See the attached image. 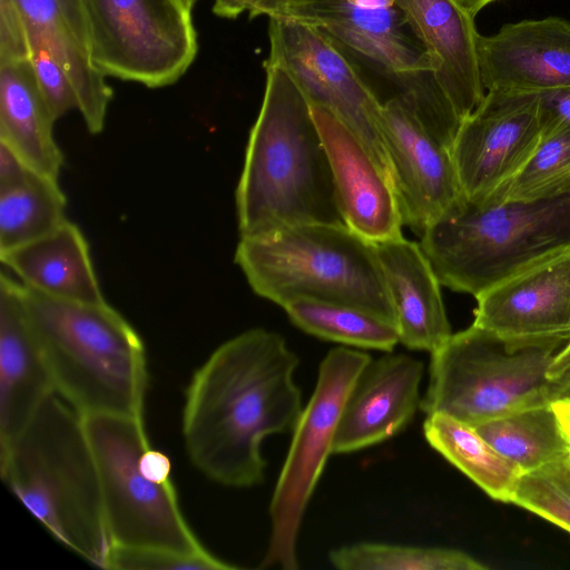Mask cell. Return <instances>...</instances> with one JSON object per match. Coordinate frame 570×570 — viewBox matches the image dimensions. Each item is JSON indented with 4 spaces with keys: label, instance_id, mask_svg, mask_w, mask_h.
Masks as SVG:
<instances>
[{
    "label": "cell",
    "instance_id": "30",
    "mask_svg": "<svg viewBox=\"0 0 570 570\" xmlns=\"http://www.w3.org/2000/svg\"><path fill=\"white\" fill-rule=\"evenodd\" d=\"M570 194V131L542 136L524 166L491 198L540 202Z\"/></svg>",
    "mask_w": 570,
    "mask_h": 570
},
{
    "label": "cell",
    "instance_id": "39",
    "mask_svg": "<svg viewBox=\"0 0 570 570\" xmlns=\"http://www.w3.org/2000/svg\"><path fill=\"white\" fill-rule=\"evenodd\" d=\"M570 373V342L554 355L547 376L551 381H558Z\"/></svg>",
    "mask_w": 570,
    "mask_h": 570
},
{
    "label": "cell",
    "instance_id": "8",
    "mask_svg": "<svg viewBox=\"0 0 570 570\" xmlns=\"http://www.w3.org/2000/svg\"><path fill=\"white\" fill-rule=\"evenodd\" d=\"M96 460L111 546L208 553L189 528L170 479L171 463L150 446L144 419L82 416Z\"/></svg>",
    "mask_w": 570,
    "mask_h": 570
},
{
    "label": "cell",
    "instance_id": "37",
    "mask_svg": "<svg viewBox=\"0 0 570 570\" xmlns=\"http://www.w3.org/2000/svg\"><path fill=\"white\" fill-rule=\"evenodd\" d=\"M78 36L88 47L87 20L83 0H57Z\"/></svg>",
    "mask_w": 570,
    "mask_h": 570
},
{
    "label": "cell",
    "instance_id": "18",
    "mask_svg": "<svg viewBox=\"0 0 570 570\" xmlns=\"http://www.w3.org/2000/svg\"><path fill=\"white\" fill-rule=\"evenodd\" d=\"M476 51L487 90L543 92L570 87V22L549 17L507 23L479 35Z\"/></svg>",
    "mask_w": 570,
    "mask_h": 570
},
{
    "label": "cell",
    "instance_id": "2",
    "mask_svg": "<svg viewBox=\"0 0 570 570\" xmlns=\"http://www.w3.org/2000/svg\"><path fill=\"white\" fill-rule=\"evenodd\" d=\"M264 68V97L235 191L239 237L299 224H345L308 100L283 68Z\"/></svg>",
    "mask_w": 570,
    "mask_h": 570
},
{
    "label": "cell",
    "instance_id": "34",
    "mask_svg": "<svg viewBox=\"0 0 570 570\" xmlns=\"http://www.w3.org/2000/svg\"><path fill=\"white\" fill-rule=\"evenodd\" d=\"M29 60L28 32L14 0H0V62Z\"/></svg>",
    "mask_w": 570,
    "mask_h": 570
},
{
    "label": "cell",
    "instance_id": "3",
    "mask_svg": "<svg viewBox=\"0 0 570 570\" xmlns=\"http://www.w3.org/2000/svg\"><path fill=\"white\" fill-rule=\"evenodd\" d=\"M3 482L62 544L104 568L111 548L82 416L57 393L0 453Z\"/></svg>",
    "mask_w": 570,
    "mask_h": 570
},
{
    "label": "cell",
    "instance_id": "40",
    "mask_svg": "<svg viewBox=\"0 0 570 570\" xmlns=\"http://www.w3.org/2000/svg\"><path fill=\"white\" fill-rule=\"evenodd\" d=\"M299 1L302 0H254L253 8L248 16L249 18H256L266 14L269 18Z\"/></svg>",
    "mask_w": 570,
    "mask_h": 570
},
{
    "label": "cell",
    "instance_id": "21",
    "mask_svg": "<svg viewBox=\"0 0 570 570\" xmlns=\"http://www.w3.org/2000/svg\"><path fill=\"white\" fill-rule=\"evenodd\" d=\"M374 244L400 343L433 353L452 335L434 269L420 243L402 235Z\"/></svg>",
    "mask_w": 570,
    "mask_h": 570
},
{
    "label": "cell",
    "instance_id": "7",
    "mask_svg": "<svg viewBox=\"0 0 570 570\" xmlns=\"http://www.w3.org/2000/svg\"><path fill=\"white\" fill-rule=\"evenodd\" d=\"M274 16L317 29L356 67L384 79L381 105L399 100L438 140L452 146L461 119L433 77L423 41L394 0H302Z\"/></svg>",
    "mask_w": 570,
    "mask_h": 570
},
{
    "label": "cell",
    "instance_id": "1",
    "mask_svg": "<svg viewBox=\"0 0 570 570\" xmlns=\"http://www.w3.org/2000/svg\"><path fill=\"white\" fill-rule=\"evenodd\" d=\"M297 355L282 335L243 332L218 346L186 390L183 435L193 464L210 480L247 488L264 480L265 438L293 432L303 411Z\"/></svg>",
    "mask_w": 570,
    "mask_h": 570
},
{
    "label": "cell",
    "instance_id": "10",
    "mask_svg": "<svg viewBox=\"0 0 570 570\" xmlns=\"http://www.w3.org/2000/svg\"><path fill=\"white\" fill-rule=\"evenodd\" d=\"M88 49L106 77L163 88L198 52L191 0H83Z\"/></svg>",
    "mask_w": 570,
    "mask_h": 570
},
{
    "label": "cell",
    "instance_id": "16",
    "mask_svg": "<svg viewBox=\"0 0 570 570\" xmlns=\"http://www.w3.org/2000/svg\"><path fill=\"white\" fill-rule=\"evenodd\" d=\"M311 110L345 224L373 243L401 236L404 224L396 193L366 146L331 111L316 105Z\"/></svg>",
    "mask_w": 570,
    "mask_h": 570
},
{
    "label": "cell",
    "instance_id": "4",
    "mask_svg": "<svg viewBox=\"0 0 570 570\" xmlns=\"http://www.w3.org/2000/svg\"><path fill=\"white\" fill-rule=\"evenodd\" d=\"M22 286L56 393L81 416L144 419L148 373L134 327L107 302L65 301Z\"/></svg>",
    "mask_w": 570,
    "mask_h": 570
},
{
    "label": "cell",
    "instance_id": "25",
    "mask_svg": "<svg viewBox=\"0 0 570 570\" xmlns=\"http://www.w3.org/2000/svg\"><path fill=\"white\" fill-rule=\"evenodd\" d=\"M426 441L489 497L511 503L521 475L517 464L500 454L476 430L444 414L426 416Z\"/></svg>",
    "mask_w": 570,
    "mask_h": 570
},
{
    "label": "cell",
    "instance_id": "42",
    "mask_svg": "<svg viewBox=\"0 0 570 570\" xmlns=\"http://www.w3.org/2000/svg\"><path fill=\"white\" fill-rule=\"evenodd\" d=\"M462 10L475 17V14L491 2L497 0H453Z\"/></svg>",
    "mask_w": 570,
    "mask_h": 570
},
{
    "label": "cell",
    "instance_id": "20",
    "mask_svg": "<svg viewBox=\"0 0 570 570\" xmlns=\"http://www.w3.org/2000/svg\"><path fill=\"white\" fill-rule=\"evenodd\" d=\"M434 63L433 77L461 121L484 97L474 17L453 0H394Z\"/></svg>",
    "mask_w": 570,
    "mask_h": 570
},
{
    "label": "cell",
    "instance_id": "32",
    "mask_svg": "<svg viewBox=\"0 0 570 570\" xmlns=\"http://www.w3.org/2000/svg\"><path fill=\"white\" fill-rule=\"evenodd\" d=\"M104 569L115 570H233L236 566L210 552L186 554L158 548L111 546Z\"/></svg>",
    "mask_w": 570,
    "mask_h": 570
},
{
    "label": "cell",
    "instance_id": "38",
    "mask_svg": "<svg viewBox=\"0 0 570 570\" xmlns=\"http://www.w3.org/2000/svg\"><path fill=\"white\" fill-rule=\"evenodd\" d=\"M254 0H214L213 11L216 16L235 19L253 8Z\"/></svg>",
    "mask_w": 570,
    "mask_h": 570
},
{
    "label": "cell",
    "instance_id": "44",
    "mask_svg": "<svg viewBox=\"0 0 570 570\" xmlns=\"http://www.w3.org/2000/svg\"><path fill=\"white\" fill-rule=\"evenodd\" d=\"M191 1H193L194 3H196V2H197V0H191Z\"/></svg>",
    "mask_w": 570,
    "mask_h": 570
},
{
    "label": "cell",
    "instance_id": "41",
    "mask_svg": "<svg viewBox=\"0 0 570 570\" xmlns=\"http://www.w3.org/2000/svg\"><path fill=\"white\" fill-rule=\"evenodd\" d=\"M552 407L564 436L570 444V393L564 394L552 402Z\"/></svg>",
    "mask_w": 570,
    "mask_h": 570
},
{
    "label": "cell",
    "instance_id": "36",
    "mask_svg": "<svg viewBox=\"0 0 570 570\" xmlns=\"http://www.w3.org/2000/svg\"><path fill=\"white\" fill-rule=\"evenodd\" d=\"M30 171L33 170L11 148L0 141V186L13 184Z\"/></svg>",
    "mask_w": 570,
    "mask_h": 570
},
{
    "label": "cell",
    "instance_id": "28",
    "mask_svg": "<svg viewBox=\"0 0 570 570\" xmlns=\"http://www.w3.org/2000/svg\"><path fill=\"white\" fill-rule=\"evenodd\" d=\"M282 307L296 327L325 341L385 353L400 343L393 322L356 306L297 298Z\"/></svg>",
    "mask_w": 570,
    "mask_h": 570
},
{
    "label": "cell",
    "instance_id": "33",
    "mask_svg": "<svg viewBox=\"0 0 570 570\" xmlns=\"http://www.w3.org/2000/svg\"><path fill=\"white\" fill-rule=\"evenodd\" d=\"M28 32V31H27ZM29 61L41 95L55 120L72 109L78 100L66 71L52 53L35 37L28 33Z\"/></svg>",
    "mask_w": 570,
    "mask_h": 570
},
{
    "label": "cell",
    "instance_id": "29",
    "mask_svg": "<svg viewBox=\"0 0 570 570\" xmlns=\"http://www.w3.org/2000/svg\"><path fill=\"white\" fill-rule=\"evenodd\" d=\"M341 570H484L487 566L469 553L442 547L362 542L330 552Z\"/></svg>",
    "mask_w": 570,
    "mask_h": 570
},
{
    "label": "cell",
    "instance_id": "11",
    "mask_svg": "<svg viewBox=\"0 0 570 570\" xmlns=\"http://www.w3.org/2000/svg\"><path fill=\"white\" fill-rule=\"evenodd\" d=\"M371 360L350 346L332 348L320 364L313 394L293 430L287 456L271 504V539L259 568L298 569L297 540L302 519L334 454V440L346 396L361 370Z\"/></svg>",
    "mask_w": 570,
    "mask_h": 570
},
{
    "label": "cell",
    "instance_id": "12",
    "mask_svg": "<svg viewBox=\"0 0 570 570\" xmlns=\"http://www.w3.org/2000/svg\"><path fill=\"white\" fill-rule=\"evenodd\" d=\"M266 63L283 68L311 105L325 108L366 146L394 187L381 124V102L361 70L317 29L269 17ZM395 190V187H394Z\"/></svg>",
    "mask_w": 570,
    "mask_h": 570
},
{
    "label": "cell",
    "instance_id": "9",
    "mask_svg": "<svg viewBox=\"0 0 570 570\" xmlns=\"http://www.w3.org/2000/svg\"><path fill=\"white\" fill-rule=\"evenodd\" d=\"M557 347L511 350L503 340L472 324L431 353L429 382L420 410L476 426L563 395L548 379Z\"/></svg>",
    "mask_w": 570,
    "mask_h": 570
},
{
    "label": "cell",
    "instance_id": "24",
    "mask_svg": "<svg viewBox=\"0 0 570 570\" xmlns=\"http://www.w3.org/2000/svg\"><path fill=\"white\" fill-rule=\"evenodd\" d=\"M27 31L61 65L75 89L78 109L89 132L99 134L106 122L112 89L92 63L89 49L57 0H14Z\"/></svg>",
    "mask_w": 570,
    "mask_h": 570
},
{
    "label": "cell",
    "instance_id": "19",
    "mask_svg": "<svg viewBox=\"0 0 570 570\" xmlns=\"http://www.w3.org/2000/svg\"><path fill=\"white\" fill-rule=\"evenodd\" d=\"M56 393L37 334L30 321L23 286L0 277V453Z\"/></svg>",
    "mask_w": 570,
    "mask_h": 570
},
{
    "label": "cell",
    "instance_id": "5",
    "mask_svg": "<svg viewBox=\"0 0 570 570\" xmlns=\"http://www.w3.org/2000/svg\"><path fill=\"white\" fill-rule=\"evenodd\" d=\"M420 245L441 285L473 295L570 249V194L540 202L463 198Z\"/></svg>",
    "mask_w": 570,
    "mask_h": 570
},
{
    "label": "cell",
    "instance_id": "43",
    "mask_svg": "<svg viewBox=\"0 0 570 570\" xmlns=\"http://www.w3.org/2000/svg\"><path fill=\"white\" fill-rule=\"evenodd\" d=\"M563 389V395L570 393V373L560 379Z\"/></svg>",
    "mask_w": 570,
    "mask_h": 570
},
{
    "label": "cell",
    "instance_id": "23",
    "mask_svg": "<svg viewBox=\"0 0 570 570\" xmlns=\"http://www.w3.org/2000/svg\"><path fill=\"white\" fill-rule=\"evenodd\" d=\"M55 122L30 61L0 62V141L31 170L58 179L63 154L53 136Z\"/></svg>",
    "mask_w": 570,
    "mask_h": 570
},
{
    "label": "cell",
    "instance_id": "15",
    "mask_svg": "<svg viewBox=\"0 0 570 570\" xmlns=\"http://www.w3.org/2000/svg\"><path fill=\"white\" fill-rule=\"evenodd\" d=\"M381 124L403 224L420 237L463 198L451 149L395 99L382 104Z\"/></svg>",
    "mask_w": 570,
    "mask_h": 570
},
{
    "label": "cell",
    "instance_id": "6",
    "mask_svg": "<svg viewBox=\"0 0 570 570\" xmlns=\"http://www.w3.org/2000/svg\"><path fill=\"white\" fill-rule=\"evenodd\" d=\"M234 261L281 307L297 298L356 306L395 324L375 244L346 224L308 223L239 237Z\"/></svg>",
    "mask_w": 570,
    "mask_h": 570
},
{
    "label": "cell",
    "instance_id": "31",
    "mask_svg": "<svg viewBox=\"0 0 570 570\" xmlns=\"http://www.w3.org/2000/svg\"><path fill=\"white\" fill-rule=\"evenodd\" d=\"M511 503L570 532V455L524 472Z\"/></svg>",
    "mask_w": 570,
    "mask_h": 570
},
{
    "label": "cell",
    "instance_id": "26",
    "mask_svg": "<svg viewBox=\"0 0 570 570\" xmlns=\"http://www.w3.org/2000/svg\"><path fill=\"white\" fill-rule=\"evenodd\" d=\"M504 458L523 472L570 455L551 403L527 407L474 426Z\"/></svg>",
    "mask_w": 570,
    "mask_h": 570
},
{
    "label": "cell",
    "instance_id": "35",
    "mask_svg": "<svg viewBox=\"0 0 570 570\" xmlns=\"http://www.w3.org/2000/svg\"><path fill=\"white\" fill-rule=\"evenodd\" d=\"M542 136L570 131V87L539 92Z\"/></svg>",
    "mask_w": 570,
    "mask_h": 570
},
{
    "label": "cell",
    "instance_id": "27",
    "mask_svg": "<svg viewBox=\"0 0 570 570\" xmlns=\"http://www.w3.org/2000/svg\"><path fill=\"white\" fill-rule=\"evenodd\" d=\"M66 207L58 179L36 171L0 186V254L57 229L67 220Z\"/></svg>",
    "mask_w": 570,
    "mask_h": 570
},
{
    "label": "cell",
    "instance_id": "22",
    "mask_svg": "<svg viewBox=\"0 0 570 570\" xmlns=\"http://www.w3.org/2000/svg\"><path fill=\"white\" fill-rule=\"evenodd\" d=\"M0 259L32 291L71 302H106L85 235L68 219L48 235L0 254Z\"/></svg>",
    "mask_w": 570,
    "mask_h": 570
},
{
    "label": "cell",
    "instance_id": "14",
    "mask_svg": "<svg viewBox=\"0 0 570 570\" xmlns=\"http://www.w3.org/2000/svg\"><path fill=\"white\" fill-rule=\"evenodd\" d=\"M472 324L511 350L561 348L570 342V249L488 288Z\"/></svg>",
    "mask_w": 570,
    "mask_h": 570
},
{
    "label": "cell",
    "instance_id": "17",
    "mask_svg": "<svg viewBox=\"0 0 570 570\" xmlns=\"http://www.w3.org/2000/svg\"><path fill=\"white\" fill-rule=\"evenodd\" d=\"M423 372L421 361L403 353L371 358L344 402L334 454L375 445L404 430L421 405Z\"/></svg>",
    "mask_w": 570,
    "mask_h": 570
},
{
    "label": "cell",
    "instance_id": "13",
    "mask_svg": "<svg viewBox=\"0 0 570 570\" xmlns=\"http://www.w3.org/2000/svg\"><path fill=\"white\" fill-rule=\"evenodd\" d=\"M541 137L539 92L488 90L461 121L451 147L464 198H491L524 166Z\"/></svg>",
    "mask_w": 570,
    "mask_h": 570
}]
</instances>
